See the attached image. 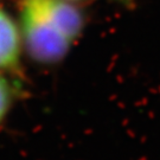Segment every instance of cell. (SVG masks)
Returning a JSON list of instances; mask_svg holds the SVG:
<instances>
[{
  "mask_svg": "<svg viewBox=\"0 0 160 160\" xmlns=\"http://www.w3.org/2000/svg\"><path fill=\"white\" fill-rule=\"evenodd\" d=\"M83 13L68 0H22L19 29L24 50L34 62L59 63L80 38Z\"/></svg>",
  "mask_w": 160,
  "mask_h": 160,
  "instance_id": "1",
  "label": "cell"
},
{
  "mask_svg": "<svg viewBox=\"0 0 160 160\" xmlns=\"http://www.w3.org/2000/svg\"><path fill=\"white\" fill-rule=\"evenodd\" d=\"M23 40L18 24L0 6V71L16 72L20 67Z\"/></svg>",
  "mask_w": 160,
  "mask_h": 160,
  "instance_id": "2",
  "label": "cell"
},
{
  "mask_svg": "<svg viewBox=\"0 0 160 160\" xmlns=\"http://www.w3.org/2000/svg\"><path fill=\"white\" fill-rule=\"evenodd\" d=\"M16 97V89L5 72L0 71V122L10 113Z\"/></svg>",
  "mask_w": 160,
  "mask_h": 160,
  "instance_id": "3",
  "label": "cell"
},
{
  "mask_svg": "<svg viewBox=\"0 0 160 160\" xmlns=\"http://www.w3.org/2000/svg\"><path fill=\"white\" fill-rule=\"evenodd\" d=\"M68 1H78V0H68Z\"/></svg>",
  "mask_w": 160,
  "mask_h": 160,
  "instance_id": "4",
  "label": "cell"
}]
</instances>
